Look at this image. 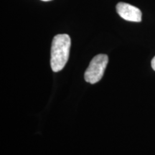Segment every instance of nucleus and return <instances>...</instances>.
<instances>
[{"label": "nucleus", "instance_id": "1", "mask_svg": "<svg viewBox=\"0 0 155 155\" xmlns=\"http://www.w3.org/2000/svg\"><path fill=\"white\" fill-rule=\"evenodd\" d=\"M71 40L68 35L59 34L54 37L51 46L50 65L53 72L63 69L69 58Z\"/></svg>", "mask_w": 155, "mask_h": 155}, {"label": "nucleus", "instance_id": "2", "mask_svg": "<svg viewBox=\"0 0 155 155\" xmlns=\"http://www.w3.org/2000/svg\"><path fill=\"white\" fill-rule=\"evenodd\" d=\"M108 62V56L105 54H99L95 56L89 64L84 74L86 82L94 84L102 78Z\"/></svg>", "mask_w": 155, "mask_h": 155}, {"label": "nucleus", "instance_id": "3", "mask_svg": "<svg viewBox=\"0 0 155 155\" xmlns=\"http://www.w3.org/2000/svg\"><path fill=\"white\" fill-rule=\"evenodd\" d=\"M116 11L121 18L127 21L139 22L141 21V12L134 6L125 2H119L116 5Z\"/></svg>", "mask_w": 155, "mask_h": 155}, {"label": "nucleus", "instance_id": "4", "mask_svg": "<svg viewBox=\"0 0 155 155\" xmlns=\"http://www.w3.org/2000/svg\"><path fill=\"white\" fill-rule=\"evenodd\" d=\"M152 68L153 70L155 71V56L153 58V59L152 60Z\"/></svg>", "mask_w": 155, "mask_h": 155}, {"label": "nucleus", "instance_id": "5", "mask_svg": "<svg viewBox=\"0 0 155 155\" xmlns=\"http://www.w3.org/2000/svg\"><path fill=\"white\" fill-rule=\"evenodd\" d=\"M42 1H43V2H49V1H51V0H42Z\"/></svg>", "mask_w": 155, "mask_h": 155}]
</instances>
